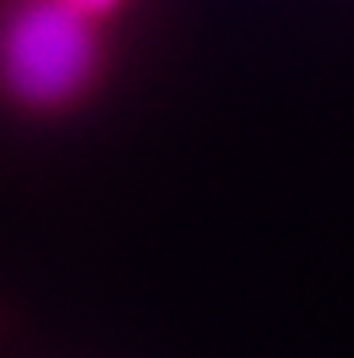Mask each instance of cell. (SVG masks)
Returning <instances> with one entry per match:
<instances>
[{
	"label": "cell",
	"mask_w": 354,
	"mask_h": 358,
	"mask_svg": "<svg viewBox=\"0 0 354 358\" xmlns=\"http://www.w3.org/2000/svg\"><path fill=\"white\" fill-rule=\"evenodd\" d=\"M105 28L66 0H10L0 10V94L31 115L80 105L105 66Z\"/></svg>",
	"instance_id": "1"
},
{
	"label": "cell",
	"mask_w": 354,
	"mask_h": 358,
	"mask_svg": "<svg viewBox=\"0 0 354 358\" xmlns=\"http://www.w3.org/2000/svg\"><path fill=\"white\" fill-rule=\"evenodd\" d=\"M66 3H73V7H80V10H87L91 17H98V21H112L118 10H125L128 7V0H66Z\"/></svg>",
	"instance_id": "2"
}]
</instances>
